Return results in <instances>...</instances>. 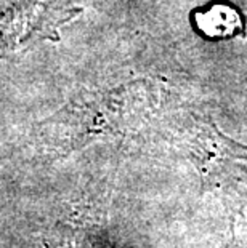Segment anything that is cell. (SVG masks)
Returning <instances> with one entry per match:
<instances>
[{"mask_svg":"<svg viewBox=\"0 0 247 248\" xmlns=\"http://www.w3.org/2000/svg\"><path fill=\"white\" fill-rule=\"evenodd\" d=\"M193 29L206 40H230L246 34V19L239 8L223 0L210 2L191 12Z\"/></svg>","mask_w":247,"mask_h":248,"instance_id":"6da1fadb","label":"cell"}]
</instances>
